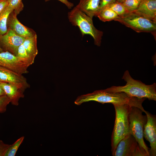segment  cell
Masks as SVG:
<instances>
[{
    "mask_svg": "<svg viewBox=\"0 0 156 156\" xmlns=\"http://www.w3.org/2000/svg\"><path fill=\"white\" fill-rule=\"evenodd\" d=\"M0 82L5 95L9 98L10 102L13 105H18L19 99L24 96L23 92L15 86L7 83Z\"/></svg>",
    "mask_w": 156,
    "mask_h": 156,
    "instance_id": "obj_15",
    "label": "cell"
},
{
    "mask_svg": "<svg viewBox=\"0 0 156 156\" xmlns=\"http://www.w3.org/2000/svg\"><path fill=\"white\" fill-rule=\"evenodd\" d=\"M126 0H116V1L120 3H122Z\"/></svg>",
    "mask_w": 156,
    "mask_h": 156,
    "instance_id": "obj_29",
    "label": "cell"
},
{
    "mask_svg": "<svg viewBox=\"0 0 156 156\" xmlns=\"http://www.w3.org/2000/svg\"><path fill=\"white\" fill-rule=\"evenodd\" d=\"M13 10L7 6L0 14V35L4 34L7 32L8 18L9 14Z\"/></svg>",
    "mask_w": 156,
    "mask_h": 156,
    "instance_id": "obj_18",
    "label": "cell"
},
{
    "mask_svg": "<svg viewBox=\"0 0 156 156\" xmlns=\"http://www.w3.org/2000/svg\"><path fill=\"white\" fill-rule=\"evenodd\" d=\"M10 102L9 98L5 95L0 96V110L5 107Z\"/></svg>",
    "mask_w": 156,
    "mask_h": 156,
    "instance_id": "obj_24",
    "label": "cell"
},
{
    "mask_svg": "<svg viewBox=\"0 0 156 156\" xmlns=\"http://www.w3.org/2000/svg\"><path fill=\"white\" fill-rule=\"evenodd\" d=\"M113 156H148L130 133L126 135L120 141Z\"/></svg>",
    "mask_w": 156,
    "mask_h": 156,
    "instance_id": "obj_7",
    "label": "cell"
},
{
    "mask_svg": "<svg viewBox=\"0 0 156 156\" xmlns=\"http://www.w3.org/2000/svg\"><path fill=\"white\" fill-rule=\"evenodd\" d=\"M8 6L14 10L17 14L23 10L24 8L22 0H10Z\"/></svg>",
    "mask_w": 156,
    "mask_h": 156,
    "instance_id": "obj_22",
    "label": "cell"
},
{
    "mask_svg": "<svg viewBox=\"0 0 156 156\" xmlns=\"http://www.w3.org/2000/svg\"><path fill=\"white\" fill-rule=\"evenodd\" d=\"M69 22L79 28L82 36L89 34L94 39V44L101 45L103 32L97 29L94 26L92 18L86 15L76 6L68 13Z\"/></svg>",
    "mask_w": 156,
    "mask_h": 156,
    "instance_id": "obj_4",
    "label": "cell"
},
{
    "mask_svg": "<svg viewBox=\"0 0 156 156\" xmlns=\"http://www.w3.org/2000/svg\"><path fill=\"white\" fill-rule=\"evenodd\" d=\"M142 0H126L121 3L130 12H133L138 8Z\"/></svg>",
    "mask_w": 156,
    "mask_h": 156,
    "instance_id": "obj_23",
    "label": "cell"
},
{
    "mask_svg": "<svg viewBox=\"0 0 156 156\" xmlns=\"http://www.w3.org/2000/svg\"><path fill=\"white\" fill-rule=\"evenodd\" d=\"M147 118V121L145 125L144 137L150 144L149 150L150 156H156V117L147 111L144 112Z\"/></svg>",
    "mask_w": 156,
    "mask_h": 156,
    "instance_id": "obj_11",
    "label": "cell"
},
{
    "mask_svg": "<svg viewBox=\"0 0 156 156\" xmlns=\"http://www.w3.org/2000/svg\"><path fill=\"white\" fill-rule=\"evenodd\" d=\"M115 21L137 32H150L154 36L156 35V22L143 17L133 12L119 16Z\"/></svg>",
    "mask_w": 156,
    "mask_h": 156,
    "instance_id": "obj_6",
    "label": "cell"
},
{
    "mask_svg": "<svg viewBox=\"0 0 156 156\" xmlns=\"http://www.w3.org/2000/svg\"><path fill=\"white\" fill-rule=\"evenodd\" d=\"M4 95H5V94L1 86L0 82V96Z\"/></svg>",
    "mask_w": 156,
    "mask_h": 156,
    "instance_id": "obj_28",
    "label": "cell"
},
{
    "mask_svg": "<svg viewBox=\"0 0 156 156\" xmlns=\"http://www.w3.org/2000/svg\"><path fill=\"white\" fill-rule=\"evenodd\" d=\"M96 16L100 20L104 22L115 21L119 16L114 11L107 7L101 10Z\"/></svg>",
    "mask_w": 156,
    "mask_h": 156,
    "instance_id": "obj_17",
    "label": "cell"
},
{
    "mask_svg": "<svg viewBox=\"0 0 156 156\" xmlns=\"http://www.w3.org/2000/svg\"><path fill=\"white\" fill-rule=\"evenodd\" d=\"M10 0H0V14L9 4Z\"/></svg>",
    "mask_w": 156,
    "mask_h": 156,
    "instance_id": "obj_26",
    "label": "cell"
},
{
    "mask_svg": "<svg viewBox=\"0 0 156 156\" xmlns=\"http://www.w3.org/2000/svg\"><path fill=\"white\" fill-rule=\"evenodd\" d=\"M25 39L11 29H8L5 34L0 35V47L3 51H8L16 56L18 48Z\"/></svg>",
    "mask_w": 156,
    "mask_h": 156,
    "instance_id": "obj_10",
    "label": "cell"
},
{
    "mask_svg": "<svg viewBox=\"0 0 156 156\" xmlns=\"http://www.w3.org/2000/svg\"><path fill=\"white\" fill-rule=\"evenodd\" d=\"M122 79L127 82L125 86H113L104 90L109 92H123L131 96L156 101L155 83L147 85L139 80H135L127 70L125 72Z\"/></svg>",
    "mask_w": 156,
    "mask_h": 156,
    "instance_id": "obj_2",
    "label": "cell"
},
{
    "mask_svg": "<svg viewBox=\"0 0 156 156\" xmlns=\"http://www.w3.org/2000/svg\"><path fill=\"white\" fill-rule=\"evenodd\" d=\"M116 2V0H101L100 3V8L98 13L101 10L108 5Z\"/></svg>",
    "mask_w": 156,
    "mask_h": 156,
    "instance_id": "obj_25",
    "label": "cell"
},
{
    "mask_svg": "<svg viewBox=\"0 0 156 156\" xmlns=\"http://www.w3.org/2000/svg\"><path fill=\"white\" fill-rule=\"evenodd\" d=\"M0 66L21 74L28 73L30 66L24 60L7 51L0 52Z\"/></svg>",
    "mask_w": 156,
    "mask_h": 156,
    "instance_id": "obj_8",
    "label": "cell"
},
{
    "mask_svg": "<svg viewBox=\"0 0 156 156\" xmlns=\"http://www.w3.org/2000/svg\"><path fill=\"white\" fill-rule=\"evenodd\" d=\"M115 111V119L111 136L112 155L120 141L129 133V116L131 106L127 104H113Z\"/></svg>",
    "mask_w": 156,
    "mask_h": 156,
    "instance_id": "obj_3",
    "label": "cell"
},
{
    "mask_svg": "<svg viewBox=\"0 0 156 156\" xmlns=\"http://www.w3.org/2000/svg\"><path fill=\"white\" fill-rule=\"evenodd\" d=\"M16 56L26 61L29 66L34 62L28 55L23 43L19 47Z\"/></svg>",
    "mask_w": 156,
    "mask_h": 156,
    "instance_id": "obj_21",
    "label": "cell"
},
{
    "mask_svg": "<svg viewBox=\"0 0 156 156\" xmlns=\"http://www.w3.org/2000/svg\"><path fill=\"white\" fill-rule=\"evenodd\" d=\"M37 42V36L36 34L25 38L23 43L28 55L34 62L35 58L38 53Z\"/></svg>",
    "mask_w": 156,
    "mask_h": 156,
    "instance_id": "obj_16",
    "label": "cell"
},
{
    "mask_svg": "<svg viewBox=\"0 0 156 156\" xmlns=\"http://www.w3.org/2000/svg\"><path fill=\"white\" fill-rule=\"evenodd\" d=\"M24 138V137L23 136L21 137L11 145L6 151L5 155L15 156L19 147L23 142Z\"/></svg>",
    "mask_w": 156,
    "mask_h": 156,
    "instance_id": "obj_20",
    "label": "cell"
},
{
    "mask_svg": "<svg viewBox=\"0 0 156 156\" xmlns=\"http://www.w3.org/2000/svg\"><path fill=\"white\" fill-rule=\"evenodd\" d=\"M3 51V50L1 49V48L0 47V52H1Z\"/></svg>",
    "mask_w": 156,
    "mask_h": 156,
    "instance_id": "obj_30",
    "label": "cell"
},
{
    "mask_svg": "<svg viewBox=\"0 0 156 156\" xmlns=\"http://www.w3.org/2000/svg\"><path fill=\"white\" fill-rule=\"evenodd\" d=\"M50 0H45V2L48 1ZM63 3L65 4L69 9H70L73 7L74 5V4L68 0H58Z\"/></svg>",
    "mask_w": 156,
    "mask_h": 156,
    "instance_id": "obj_27",
    "label": "cell"
},
{
    "mask_svg": "<svg viewBox=\"0 0 156 156\" xmlns=\"http://www.w3.org/2000/svg\"><path fill=\"white\" fill-rule=\"evenodd\" d=\"M106 7L113 10L119 16H123L131 12L121 3L117 2L109 5Z\"/></svg>",
    "mask_w": 156,
    "mask_h": 156,
    "instance_id": "obj_19",
    "label": "cell"
},
{
    "mask_svg": "<svg viewBox=\"0 0 156 156\" xmlns=\"http://www.w3.org/2000/svg\"><path fill=\"white\" fill-rule=\"evenodd\" d=\"M143 111L140 108L131 106L129 116V131L135 139L140 147L144 150L148 156H150L149 148L144 140V130L147 121L146 115H143Z\"/></svg>",
    "mask_w": 156,
    "mask_h": 156,
    "instance_id": "obj_5",
    "label": "cell"
},
{
    "mask_svg": "<svg viewBox=\"0 0 156 156\" xmlns=\"http://www.w3.org/2000/svg\"><path fill=\"white\" fill-rule=\"evenodd\" d=\"M101 0H80L76 6L79 9L93 18L96 16L100 8Z\"/></svg>",
    "mask_w": 156,
    "mask_h": 156,
    "instance_id": "obj_14",
    "label": "cell"
},
{
    "mask_svg": "<svg viewBox=\"0 0 156 156\" xmlns=\"http://www.w3.org/2000/svg\"><path fill=\"white\" fill-rule=\"evenodd\" d=\"M133 12L156 22V0H142L138 8Z\"/></svg>",
    "mask_w": 156,
    "mask_h": 156,
    "instance_id": "obj_13",
    "label": "cell"
},
{
    "mask_svg": "<svg viewBox=\"0 0 156 156\" xmlns=\"http://www.w3.org/2000/svg\"><path fill=\"white\" fill-rule=\"evenodd\" d=\"M0 81L15 86L23 92L30 87L27 79L23 74L1 66Z\"/></svg>",
    "mask_w": 156,
    "mask_h": 156,
    "instance_id": "obj_9",
    "label": "cell"
},
{
    "mask_svg": "<svg viewBox=\"0 0 156 156\" xmlns=\"http://www.w3.org/2000/svg\"><path fill=\"white\" fill-rule=\"evenodd\" d=\"M17 15L14 10L10 14L7 21V29H11L16 34L25 38L36 35L33 30L25 26L19 21Z\"/></svg>",
    "mask_w": 156,
    "mask_h": 156,
    "instance_id": "obj_12",
    "label": "cell"
},
{
    "mask_svg": "<svg viewBox=\"0 0 156 156\" xmlns=\"http://www.w3.org/2000/svg\"><path fill=\"white\" fill-rule=\"evenodd\" d=\"M145 99L131 96L123 92H109L103 90H96L92 93L79 96L74 103L76 105H80L84 102L94 101L103 104H127L138 107L144 112L145 110L142 103Z\"/></svg>",
    "mask_w": 156,
    "mask_h": 156,
    "instance_id": "obj_1",
    "label": "cell"
}]
</instances>
